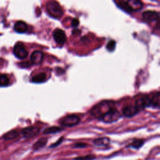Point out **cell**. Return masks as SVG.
<instances>
[{
    "instance_id": "1",
    "label": "cell",
    "mask_w": 160,
    "mask_h": 160,
    "mask_svg": "<svg viewBox=\"0 0 160 160\" xmlns=\"http://www.w3.org/2000/svg\"><path fill=\"white\" fill-rule=\"evenodd\" d=\"M46 10L48 14L54 18L59 19L63 15L62 8L56 2H48L46 5Z\"/></svg>"
},
{
    "instance_id": "2",
    "label": "cell",
    "mask_w": 160,
    "mask_h": 160,
    "mask_svg": "<svg viewBox=\"0 0 160 160\" xmlns=\"http://www.w3.org/2000/svg\"><path fill=\"white\" fill-rule=\"evenodd\" d=\"M120 118V114L119 111L115 108H113L105 114H104L100 118L102 122L106 123H112L119 119Z\"/></svg>"
},
{
    "instance_id": "3",
    "label": "cell",
    "mask_w": 160,
    "mask_h": 160,
    "mask_svg": "<svg viewBox=\"0 0 160 160\" xmlns=\"http://www.w3.org/2000/svg\"><path fill=\"white\" fill-rule=\"evenodd\" d=\"M80 122V118L77 115H68L62 118L60 123L61 125L66 127H72L76 126Z\"/></svg>"
},
{
    "instance_id": "4",
    "label": "cell",
    "mask_w": 160,
    "mask_h": 160,
    "mask_svg": "<svg viewBox=\"0 0 160 160\" xmlns=\"http://www.w3.org/2000/svg\"><path fill=\"white\" fill-rule=\"evenodd\" d=\"M135 106L138 108L140 110L146 108L151 107V101L149 95H144L139 96L135 100Z\"/></svg>"
},
{
    "instance_id": "5",
    "label": "cell",
    "mask_w": 160,
    "mask_h": 160,
    "mask_svg": "<svg viewBox=\"0 0 160 160\" xmlns=\"http://www.w3.org/2000/svg\"><path fill=\"white\" fill-rule=\"evenodd\" d=\"M143 21L147 23L157 21L160 18V13L156 11L147 10L142 13Z\"/></svg>"
},
{
    "instance_id": "6",
    "label": "cell",
    "mask_w": 160,
    "mask_h": 160,
    "mask_svg": "<svg viewBox=\"0 0 160 160\" xmlns=\"http://www.w3.org/2000/svg\"><path fill=\"white\" fill-rule=\"evenodd\" d=\"M13 53L15 56L20 59V60H24L25 59L28 55V51L26 50L24 46L22 43H17L13 48Z\"/></svg>"
},
{
    "instance_id": "7",
    "label": "cell",
    "mask_w": 160,
    "mask_h": 160,
    "mask_svg": "<svg viewBox=\"0 0 160 160\" xmlns=\"http://www.w3.org/2000/svg\"><path fill=\"white\" fill-rule=\"evenodd\" d=\"M40 132V128L37 127H28L23 128L21 133L25 138H31L38 135Z\"/></svg>"
},
{
    "instance_id": "8",
    "label": "cell",
    "mask_w": 160,
    "mask_h": 160,
    "mask_svg": "<svg viewBox=\"0 0 160 160\" xmlns=\"http://www.w3.org/2000/svg\"><path fill=\"white\" fill-rule=\"evenodd\" d=\"M53 38L59 45H63L66 42V36L64 32L59 28L56 29L53 32Z\"/></svg>"
},
{
    "instance_id": "9",
    "label": "cell",
    "mask_w": 160,
    "mask_h": 160,
    "mask_svg": "<svg viewBox=\"0 0 160 160\" xmlns=\"http://www.w3.org/2000/svg\"><path fill=\"white\" fill-rule=\"evenodd\" d=\"M140 109L135 105H128L123 108V114L127 118H131L136 115L139 112Z\"/></svg>"
},
{
    "instance_id": "10",
    "label": "cell",
    "mask_w": 160,
    "mask_h": 160,
    "mask_svg": "<svg viewBox=\"0 0 160 160\" xmlns=\"http://www.w3.org/2000/svg\"><path fill=\"white\" fill-rule=\"evenodd\" d=\"M43 59V53L41 51H34L32 53L30 60L32 64L38 65L42 62Z\"/></svg>"
},
{
    "instance_id": "11",
    "label": "cell",
    "mask_w": 160,
    "mask_h": 160,
    "mask_svg": "<svg viewBox=\"0 0 160 160\" xmlns=\"http://www.w3.org/2000/svg\"><path fill=\"white\" fill-rule=\"evenodd\" d=\"M149 96L151 101V107L160 109V91H156Z\"/></svg>"
},
{
    "instance_id": "12",
    "label": "cell",
    "mask_w": 160,
    "mask_h": 160,
    "mask_svg": "<svg viewBox=\"0 0 160 160\" xmlns=\"http://www.w3.org/2000/svg\"><path fill=\"white\" fill-rule=\"evenodd\" d=\"M145 143V140L144 139L140 138H135L134 139L131 143H130L127 146V148H132L134 149H140Z\"/></svg>"
},
{
    "instance_id": "13",
    "label": "cell",
    "mask_w": 160,
    "mask_h": 160,
    "mask_svg": "<svg viewBox=\"0 0 160 160\" xmlns=\"http://www.w3.org/2000/svg\"><path fill=\"white\" fill-rule=\"evenodd\" d=\"M48 143V138L46 137H42L36 141L33 145L32 148L34 151H38L44 148Z\"/></svg>"
},
{
    "instance_id": "14",
    "label": "cell",
    "mask_w": 160,
    "mask_h": 160,
    "mask_svg": "<svg viewBox=\"0 0 160 160\" xmlns=\"http://www.w3.org/2000/svg\"><path fill=\"white\" fill-rule=\"evenodd\" d=\"M127 2L133 12L141 10L144 7L143 2L139 0H129Z\"/></svg>"
},
{
    "instance_id": "15",
    "label": "cell",
    "mask_w": 160,
    "mask_h": 160,
    "mask_svg": "<svg viewBox=\"0 0 160 160\" xmlns=\"http://www.w3.org/2000/svg\"><path fill=\"white\" fill-rule=\"evenodd\" d=\"M111 140L108 137H101L94 140L93 143L96 146H108Z\"/></svg>"
},
{
    "instance_id": "16",
    "label": "cell",
    "mask_w": 160,
    "mask_h": 160,
    "mask_svg": "<svg viewBox=\"0 0 160 160\" xmlns=\"http://www.w3.org/2000/svg\"><path fill=\"white\" fill-rule=\"evenodd\" d=\"M14 29L18 33H24L28 30V25L23 21H18L15 24Z\"/></svg>"
},
{
    "instance_id": "17",
    "label": "cell",
    "mask_w": 160,
    "mask_h": 160,
    "mask_svg": "<svg viewBox=\"0 0 160 160\" xmlns=\"http://www.w3.org/2000/svg\"><path fill=\"white\" fill-rule=\"evenodd\" d=\"M20 136V132L17 130H11L3 135L2 139L6 141H10L16 139Z\"/></svg>"
},
{
    "instance_id": "18",
    "label": "cell",
    "mask_w": 160,
    "mask_h": 160,
    "mask_svg": "<svg viewBox=\"0 0 160 160\" xmlns=\"http://www.w3.org/2000/svg\"><path fill=\"white\" fill-rule=\"evenodd\" d=\"M47 75L45 73H40L32 77L31 81L35 83H42L46 81Z\"/></svg>"
},
{
    "instance_id": "19",
    "label": "cell",
    "mask_w": 160,
    "mask_h": 160,
    "mask_svg": "<svg viewBox=\"0 0 160 160\" xmlns=\"http://www.w3.org/2000/svg\"><path fill=\"white\" fill-rule=\"evenodd\" d=\"M117 5L119 8H120L123 11H126L127 13H131L133 12L127 1H119L117 3Z\"/></svg>"
},
{
    "instance_id": "20",
    "label": "cell",
    "mask_w": 160,
    "mask_h": 160,
    "mask_svg": "<svg viewBox=\"0 0 160 160\" xmlns=\"http://www.w3.org/2000/svg\"><path fill=\"white\" fill-rule=\"evenodd\" d=\"M62 130H63V128L60 127H48L47 128H46L43 132V135H50V134H55V133H58L60 131H61Z\"/></svg>"
},
{
    "instance_id": "21",
    "label": "cell",
    "mask_w": 160,
    "mask_h": 160,
    "mask_svg": "<svg viewBox=\"0 0 160 160\" xmlns=\"http://www.w3.org/2000/svg\"><path fill=\"white\" fill-rule=\"evenodd\" d=\"M96 159V155L93 154H89L84 156H78L73 159V160H95Z\"/></svg>"
},
{
    "instance_id": "22",
    "label": "cell",
    "mask_w": 160,
    "mask_h": 160,
    "mask_svg": "<svg viewBox=\"0 0 160 160\" xmlns=\"http://www.w3.org/2000/svg\"><path fill=\"white\" fill-rule=\"evenodd\" d=\"M10 83V79L6 74H2L0 78V85L2 87H7Z\"/></svg>"
},
{
    "instance_id": "23",
    "label": "cell",
    "mask_w": 160,
    "mask_h": 160,
    "mask_svg": "<svg viewBox=\"0 0 160 160\" xmlns=\"http://www.w3.org/2000/svg\"><path fill=\"white\" fill-rule=\"evenodd\" d=\"M88 144L86 143L83 142H77L71 145L72 148H76V149H79V148H85L88 147Z\"/></svg>"
},
{
    "instance_id": "24",
    "label": "cell",
    "mask_w": 160,
    "mask_h": 160,
    "mask_svg": "<svg viewBox=\"0 0 160 160\" xmlns=\"http://www.w3.org/2000/svg\"><path fill=\"white\" fill-rule=\"evenodd\" d=\"M116 47V42L114 40H110L106 45V49L109 51H113Z\"/></svg>"
},
{
    "instance_id": "25",
    "label": "cell",
    "mask_w": 160,
    "mask_h": 160,
    "mask_svg": "<svg viewBox=\"0 0 160 160\" xmlns=\"http://www.w3.org/2000/svg\"><path fill=\"white\" fill-rule=\"evenodd\" d=\"M63 140H64V137L62 136V137H61L60 138H59L56 142H55L54 143L51 144L49 146V148H55L58 147V146H60V145L61 144V143L63 141Z\"/></svg>"
},
{
    "instance_id": "26",
    "label": "cell",
    "mask_w": 160,
    "mask_h": 160,
    "mask_svg": "<svg viewBox=\"0 0 160 160\" xmlns=\"http://www.w3.org/2000/svg\"><path fill=\"white\" fill-rule=\"evenodd\" d=\"M79 24V21L78 20V19L77 18H74L73 19L72 21H71V26L73 28H76Z\"/></svg>"
},
{
    "instance_id": "27",
    "label": "cell",
    "mask_w": 160,
    "mask_h": 160,
    "mask_svg": "<svg viewBox=\"0 0 160 160\" xmlns=\"http://www.w3.org/2000/svg\"><path fill=\"white\" fill-rule=\"evenodd\" d=\"M20 66L23 68H28L30 66V64L29 62H23L20 64Z\"/></svg>"
},
{
    "instance_id": "28",
    "label": "cell",
    "mask_w": 160,
    "mask_h": 160,
    "mask_svg": "<svg viewBox=\"0 0 160 160\" xmlns=\"http://www.w3.org/2000/svg\"><path fill=\"white\" fill-rule=\"evenodd\" d=\"M155 29H157L158 31H160V18L156 21V26H155Z\"/></svg>"
},
{
    "instance_id": "29",
    "label": "cell",
    "mask_w": 160,
    "mask_h": 160,
    "mask_svg": "<svg viewBox=\"0 0 160 160\" xmlns=\"http://www.w3.org/2000/svg\"><path fill=\"white\" fill-rule=\"evenodd\" d=\"M74 33H75V34H80V33H81V31H79V29H74V30L73 31V34H74Z\"/></svg>"
},
{
    "instance_id": "30",
    "label": "cell",
    "mask_w": 160,
    "mask_h": 160,
    "mask_svg": "<svg viewBox=\"0 0 160 160\" xmlns=\"http://www.w3.org/2000/svg\"><path fill=\"white\" fill-rule=\"evenodd\" d=\"M138 160H141V159H138Z\"/></svg>"
}]
</instances>
